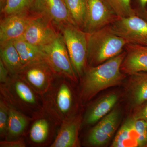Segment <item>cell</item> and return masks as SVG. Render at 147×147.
<instances>
[{
    "instance_id": "6da1fadb",
    "label": "cell",
    "mask_w": 147,
    "mask_h": 147,
    "mask_svg": "<svg viewBox=\"0 0 147 147\" xmlns=\"http://www.w3.org/2000/svg\"><path fill=\"white\" fill-rule=\"evenodd\" d=\"M126 53L122 52L86 70L81 88L82 102H88L100 92L121 83L125 75L121 71V66Z\"/></svg>"
},
{
    "instance_id": "7a4b0ae2",
    "label": "cell",
    "mask_w": 147,
    "mask_h": 147,
    "mask_svg": "<svg viewBox=\"0 0 147 147\" xmlns=\"http://www.w3.org/2000/svg\"><path fill=\"white\" fill-rule=\"evenodd\" d=\"M127 44L108 26L88 34V62L92 66L103 63L122 53Z\"/></svg>"
},
{
    "instance_id": "3957f363",
    "label": "cell",
    "mask_w": 147,
    "mask_h": 147,
    "mask_svg": "<svg viewBox=\"0 0 147 147\" xmlns=\"http://www.w3.org/2000/svg\"><path fill=\"white\" fill-rule=\"evenodd\" d=\"M59 28L74 71L78 77H82L86 70L88 34L72 24L63 25Z\"/></svg>"
},
{
    "instance_id": "277c9868",
    "label": "cell",
    "mask_w": 147,
    "mask_h": 147,
    "mask_svg": "<svg viewBox=\"0 0 147 147\" xmlns=\"http://www.w3.org/2000/svg\"><path fill=\"white\" fill-rule=\"evenodd\" d=\"M42 47L46 55V61L55 74L77 82L78 76L61 34H59L53 42Z\"/></svg>"
},
{
    "instance_id": "5b68a950",
    "label": "cell",
    "mask_w": 147,
    "mask_h": 147,
    "mask_svg": "<svg viewBox=\"0 0 147 147\" xmlns=\"http://www.w3.org/2000/svg\"><path fill=\"white\" fill-rule=\"evenodd\" d=\"M109 28L127 44H147V21L135 15L118 17Z\"/></svg>"
},
{
    "instance_id": "8992f818",
    "label": "cell",
    "mask_w": 147,
    "mask_h": 147,
    "mask_svg": "<svg viewBox=\"0 0 147 147\" xmlns=\"http://www.w3.org/2000/svg\"><path fill=\"white\" fill-rule=\"evenodd\" d=\"M55 74L46 61H40L24 66L18 75L40 95L51 89Z\"/></svg>"
},
{
    "instance_id": "52a82bcc",
    "label": "cell",
    "mask_w": 147,
    "mask_h": 147,
    "mask_svg": "<svg viewBox=\"0 0 147 147\" xmlns=\"http://www.w3.org/2000/svg\"><path fill=\"white\" fill-rule=\"evenodd\" d=\"M147 144V121L132 117L121 127L111 147H144Z\"/></svg>"
},
{
    "instance_id": "ba28073f",
    "label": "cell",
    "mask_w": 147,
    "mask_h": 147,
    "mask_svg": "<svg viewBox=\"0 0 147 147\" xmlns=\"http://www.w3.org/2000/svg\"><path fill=\"white\" fill-rule=\"evenodd\" d=\"M86 18L83 30L91 33L107 26L118 18L104 0H86Z\"/></svg>"
},
{
    "instance_id": "9c48e42d",
    "label": "cell",
    "mask_w": 147,
    "mask_h": 147,
    "mask_svg": "<svg viewBox=\"0 0 147 147\" xmlns=\"http://www.w3.org/2000/svg\"><path fill=\"white\" fill-rule=\"evenodd\" d=\"M4 85L7 87L9 98L21 108L31 112L41 110L37 96L38 94L18 74L11 76L8 82Z\"/></svg>"
},
{
    "instance_id": "30bf717a",
    "label": "cell",
    "mask_w": 147,
    "mask_h": 147,
    "mask_svg": "<svg viewBox=\"0 0 147 147\" xmlns=\"http://www.w3.org/2000/svg\"><path fill=\"white\" fill-rule=\"evenodd\" d=\"M34 13L22 37L31 44L44 47L53 42L59 33L55 30L50 20L45 16Z\"/></svg>"
},
{
    "instance_id": "8fae6325",
    "label": "cell",
    "mask_w": 147,
    "mask_h": 147,
    "mask_svg": "<svg viewBox=\"0 0 147 147\" xmlns=\"http://www.w3.org/2000/svg\"><path fill=\"white\" fill-rule=\"evenodd\" d=\"M30 10L45 16L59 28L67 24L76 26L63 0H36Z\"/></svg>"
},
{
    "instance_id": "7c38bea8",
    "label": "cell",
    "mask_w": 147,
    "mask_h": 147,
    "mask_svg": "<svg viewBox=\"0 0 147 147\" xmlns=\"http://www.w3.org/2000/svg\"><path fill=\"white\" fill-rule=\"evenodd\" d=\"M34 15L30 10L4 16L0 23V43L22 37Z\"/></svg>"
},
{
    "instance_id": "4fadbf2b",
    "label": "cell",
    "mask_w": 147,
    "mask_h": 147,
    "mask_svg": "<svg viewBox=\"0 0 147 147\" xmlns=\"http://www.w3.org/2000/svg\"><path fill=\"white\" fill-rule=\"evenodd\" d=\"M50 92L49 105L54 115L61 121L70 118L73 106V96L71 88L64 80L57 82Z\"/></svg>"
},
{
    "instance_id": "5bb4252c",
    "label": "cell",
    "mask_w": 147,
    "mask_h": 147,
    "mask_svg": "<svg viewBox=\"0 0 147 147\" xmlns=\"http://www.w3.org/2000/svg\"><path fill=\"white\" fill-rule=\"evenodd\" d=\"M120 117V111L115 109L101 119L90 131L87 140L89 144L99 146L106 144L115 132Z\"/></svg>"
},
{
    "instance_id": "9a60e30c",
    "label": "cell",
    "mask_w": 147,
    "mask_h": 147,
    "mask_svg": "<svg viewBox=\"0 0 147 147\" xmlns=\"http://www.w3.org/2000/svg\"><path fill=\"white\" fill-rule=\"evenodd\" d=\"M125 57L121 66L124 74L132 75L147 71V45L127 44Z\"/></svg>"
},
{
    "instance_id": "2e32d148",
    "label": "cell",
    "mask_w": 147,
    "mask_h": 147,
    "mask_svg": "<svg viewBox=\"0 0 147 147\" xmlns=\"http://www.w3.org/2000/svg\"><path fill=\"white\" fill-rule=\"evenodd\" d=\"M80 119H67L62 122L60 129L51 147H74L78 146V134Z\"/></svg>"
},
{
    "instance_id": "e0dca14e",
    "label": "cell",
    "mask_w": 147,
    "mask_h": 147,
    "mask_svg": "<svg viewBox=\"0 0 147 147\" xmlns=\"http://www.w3.org/2000/svg\"><path fill=\"white\" fill-rule=\"evenodd\" d=\"M118 96L115 94L105 96L91 106L85 115L84 123L92 125L104 117L115 105Z\"/></svg>"
},
{
    "instance_id": "ac0fdd59",
    "label": "cell",
    "mask_w": 147,
    "mask_h": 147,
    "mask_svg": "<svg viewBox=\"0 0 147 147\" xmlns=\"http://www.w3.org/2000/svg\"><path fill=\"white\" fill-rule=\"evenodd\" d=\"M0 56L10 76L19 74L24 65L13 40L0 43Z\"/></svg>"
},
{
    "instance_id": "d6986e66",
    "label": "cell",
    "mask_w": 147,
    "mask_h": 147,
    "mask_svg": "<svg viewBox=\"0 0 147 147\" xmlns=\"http://www.w3.org/2000/svg\"><path fill=\"white\" fill-rule=\"evenodd\" d=\"M13 42L23 65L35 62L46 61V55L42 47L31 44L23 37L13 40Z\"/></svg>"
},
{
    "instance_id": "ffe728a7",
    "label": "cell",
    "mask_w": 147,
    "mask_h": 147,
    "mask_svg": "<svg viewBox=\"0 0 147 147\" xmlns=\"http://www.w3.org/2000/svg\"><path fill=\"white\" fill-rule=\"evenodd\" d=\"M130 76L128 86L130 99L135 106H139L147 101V71Z\"/></svg>"
},
{
    "instance_id": "44dd1931",
    "label": "cell",
    "mask_w": 147,
    "mask_h": 147,
    "mask_svg": "<svg viewBox=\"0 0 147 147\" xmlns=\"http://www.w3.org/2000/svg\"><path fill=\"white\" fill-rule=\"evenodd\" d=\"M9 106L8 133L9 137L15 138L23 134L29 123V118L15 108Z\"/></svg>"
},
{
    "instance_id": "7402d4cb",
    "label": "cell",
    "mask_w": 147,
    "mask_h": 147,
    "mask_svg": "<svg viewBox=\"0 0 147 147\" xmlns=\"http://www.w3.org/2000/svg\"><path fill=\"white\" fill-rule=\"evenodd\" d=\"M65 2L76 26L83 30L86 10V0H65Z\"/></svg>"
},
{
    "instance_id": "603a6c76",
    "label": "cell",
    "mask_w": 147,
    "mask_h": 147,
    "mask_svg": "<svg viewBox=\"0 0 147 147\" xmlns=\"http://www.w3.org/2000/svg\"><path fill=\"white\" fill-rule=\"evenodd\" d=\"M50 131V124L46 119L37 120L33 124L30 131L31 140L34 143L40 144L47 140Z\"/></svg>"
},
{
    "instance_id": "cb8c5ba5",
    "label": "cell",
    "mask_w": 147,
    "mask_h": 147,
    "mask_svg": "<svg viewBox=\"0 0 147 147\" xmlns=\"http://www.w3.org/2000/svg\"><path fill=\"white\" fill-rule=\"evenodd\" d=\"M36 0H5L2 13L4 16L30 10Z\"/></svg>"
},
{
    "instance_id": "d4e9b609",
    "label": "cell",
    "mask_w": 147,
    "mask_h": 147,
    "mask_svg": "<svg viewBox=\"0 0 147 147\" xmlns=\"http://www.w3.org/2000/svg\"><path fill=\"white\" fill-rule=\"evenodd\" d=\"M9 106L5 101L0 100V135L7 136L8 133Z\"/></svg>"
},
{
    "instance_id": "484cf974",
    "label": "cell",
    "mask_w": 147,
    "mask_h": 147,
    "mask_svg": "<svg viewBox=\"0 0 147 147\" xmlns=\"http://www.w3.org/2000/svg\"><path fill=\"white\" fill-rule=\"evenodd\" d=\"M118 1L123 11L125 16L136 14L134 11L131 8L130 5L131 0H118Z\"/></svg>"
},
{
    "instance_id": "4316f807",
    "label": "cell",
    "mask_w": 147,
    "mask_h": 147,
    "mask_svg": "<svg viewBox=\"0 0 147 147\" xmlns=\"http://www.w3.org/2000/svg\"><path fill=\"white\" fill-rule=\"evenodd\" d=\"M26 143L22 140H7L1 141V147H25Z\"/></svg>"
},
{
    "instance_id": "83f0119b",
    "label": "cell",
    "mask_w": 147,
    "mask_h": 147,
    "mask_svg": "<svg viewBox=\"0 0 147 147\" xmlns=\"http://www.w3.org/2000/svg\"><path fill=\"white\" fill-rule=\"evenodd\" d=\"M9 71L1 60L0 59V82L1 84H5L8 82Z\"/></svg>"
},
{
    "instance_id": "f1b7e54d",
    "label": "cell",
    "mask_w": 147,
    "mask_h": 147,
    "mask_svg": "<svg viewBox=\"0 0 147 147\" xmlns=\"http://www.w3.org/2000/svg\"><path fill=\"white\" fill-rule=\"evenodd\" d=\"M133 118L137 119H142L147 121V103L135 114Z\"/></svg>"
},
{
    "instance_id": "f546056e",
    "label": "cell",
    "mask_w": 147,
    "mask_h": 147,
    "mask_svg": "<svg viewBox=\"0 0 147 147\" xmlns=\"http://www.w3.org/2000/svg\"><path fill=\"white\" fill-rule=\"evenodd\" d=\"M139 2L142 8H145L147 4V0H139Z\"/></svg>"
},
{
    "instance_id": "4dcf8cb0",
    "label": "cell",
    "mask_w": 147,
    "mask_h": 147,
    "mask_svg": "<svg viewBox=\"0 0 147 147\" xmlns=\"http://www.w3.org/2000/svg\"><path fill=\"white\" fill-rule=\"evenodd\" d=\"M146 147H147V144L146 145Z\"/></svg>"
},
{
    "instance_id": "1f68e13d",
    "label": "cell",
    "mask_w": 147,
    "mask_h": 147,
    "mask_svg": "<svg viewBox=\"0 0 147 147\" xmlns=\"http://www.w3.org/2000/svg\"><path fill=\"white\" fill-rule=\"evenodd\" d=\"M118 2H119V1H118ZM119 5H120V4H119Z\"/></svg>"
},
{
    "instance_id": "d6a6232c",
    "label": "cell",
    "mask_w": 147,
    "mask_h": 147,
    "mask_svg": "<svg viewBox=\"0 0 147 147\" xmlns=\"http://www.w3.org/2000/svg\"><path fill=\"white\" fill-rule=\"evenodd\" d=\"M63 1H65V0H63Z\"/></svg>"
},
{
    "instance_id": "836d02e7",
    "label": "cell",
    "mask_w": 147,
    "mask_h": 147,
    "mask_svg": "<svg viewBox=\"0 0 147 147\" xmlns=\"http://www.w3.org/2000/svg\"><path fill=\"white\" fill-rule=\"evenodd\" d=\"M146 45H147V44H146Z\"/></svg>"
}]
</instances>
